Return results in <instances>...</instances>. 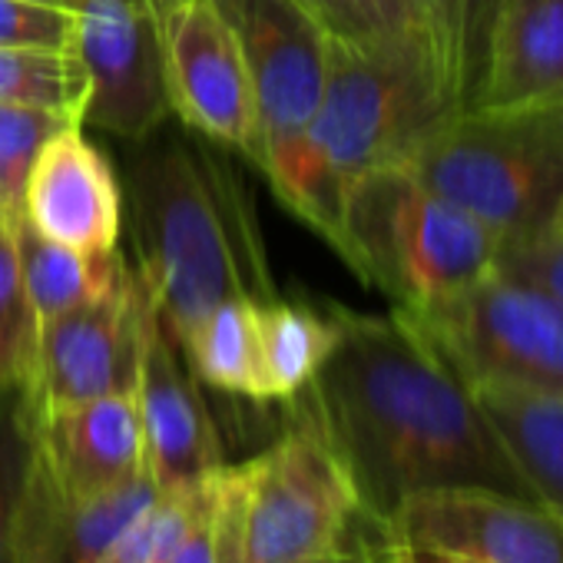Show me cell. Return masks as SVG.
Wrapping results in <instances>:
<instances>
[{
	"instance_id": "cell-1",
	"label": "cell",
	"mask_w": 563,
	"mask_h": 563,
	"mask_svg": "<svg viewBox=\"0 0 563 563\" xmlns=\"http://www.w3.org/2000/svg\"><path fill=\"white\" fill-rule=\"evenodd\" d=\"M332 316L335 345L306 395L358 514L391 520L405 500L434 490L533 500L477 395L395 309L365 316L332 306Z\"/></svg>"
},
{
	"instance_id": "cell-2",
	"label": "cell",
	"mask_w": 563,
	"mask_h": 563,
	"mask_svg": "<svg viewBox=\"0 0 563 563\" xmlns=\"http://www.w3.org/2000/svg\"><path fill=\"white\" fill-rule=\"evenodd\" d=\"M143 143L126 176L136 272L173 342L222 302L275 299L258 212L239 173L183 136Z\"/></svg>"
},
{
	"instance_id": "cell-3",
	"label": "cell",
	"mask_w": 563,
	"mask_h": 563,
	"mask_svg": "<svg viewBox=\"0 0 563 563\" xmlns=\"http://www.w3.org/2000/svg\"><path fill=\"white\" fill-rule=\"evenodd\" d=\"M444 113L418 51L332 37L319 110L292 163L272 179V192L339 252L349 186L401 163Z\"/></svg>"
},
{
	"instance_id": "cell-4",
	"label": "cell",
	"mask_w": 563,
	"mask_h": 563,
	"mask_svg": "<svg viewBox=\"0 0 563 563\" xmlns=\"http://www.w3.org/2000/svg\"><path fill=\"white\" fill-rule=\"evenodd\" d=\"M401 166L497 239L537 232L563 209V100L444 113Z\"/></svg>"
},
{
	"instance_id": "cell-5",
	"label": "cell",
	"mask_w": 563,
	"mask_h": 563,
	"mask_svg": "<svg viewBox=\"0 0 563 563\" xmlns=\"http://www.w3.org/2000/svg\"><path fill=\"white\" fill-rule=\"evenodd\" d=\"M500 239L454 202L431 192L401 163L349 186L339 255L385 292L395 309H428L497 262Z\"/></svg>"
},
{
	"instance_id": "cell-6",
	"label": "cell",
	"mask_w": 563,
	"mask_h": 563,
	"mask_svg": "<svg viewBox=\"0 0 563 563\" xmlns=\"http://www.w3.org/2000/svg\"><path fill=\"white\" fill-rule=\"evenodd\" d=\"M222 514L232 563H309L349 537L358 500L309 418L255 457L222 467Z\"/></svg>"
},
{
	"instance_id": "cell-7",
	"label": "cell",
	"mask_w": 563,
	"mask_h": 563,
	"mask_svg": "<svg viewBox=\"0 0 563 563\" xmlns=\"http://www.w3.org/2000/svg\"><path fill=\"white\" fill-rule=\"evenodd\" d=\"M395 312L474 395L563 398V306L530 278L494 262L454 296Z\"/></svg>"
},
{
	"instance_id": "cell-8",
	"label": "cell",
	"mask_w": 563,
	"mask_h": 563,
	"mask_svg": "<svg viewBox=\"0 0 563 563\" xmlns=\"http://www.w3.org/2000/svg\"><path fill=\"white\" fill-rule=\"evenodd\" d=\"M229 18L255 90L258 156L272 183L292 163L319 110L332 34L299 0H216Z\"/></svg>"
},
{
	"instance_id": "cell-9",
	"label": "cell",
	"mask_w": 563,
	"mask_h": 563,
	"mask_svg": "<svg viewBox=\"0 0 563 563\" xmlns=\"http://www.w3.org/2000/svg\"><path fill=\"white\" fill-rule=\"evenodd\" d=\"M70 51L87 74L80 126L143 143L173 113L163 0H74Z\"/></svg>"
},
{
	"instance_id": "cell-10",
	"label": "cell",
	"mask_w": 563,
	"mask_h": 563,
	"mask_svg": "<svg viewBox=\"0 0 563 563\" xmlns=\"http://www.w3.org/2000/svg\"><path fill=\"white\" fill-rule=\"evenodd\" d=\"M173 113L199 136L255 163L258 110L242 44L216 0H163Z\"/></svg>"
},
{
	"instance_id": "cell-11",
	"label": "cell",
	"mask_w": 563,
	"mask_h": 563,
	"mask_svg": "<svg viewBox=\"0 0 563 563\" xmlns=\"http://www.w3.org/2000/svg\"><path fill=\"white\" fill-rule=\"evenodd\" d=\"M156 306L133 268L120 289L41 325L31 395L37 411L103 395H133Z\"/></svg>"
},
{
	"instance_id": "cell-12",
	"label": "cell",
	"mask_w": 563,
	"mask_h": 563,
	"mask_svg": "<svg viewBox=\"0 0 563 563\" xmlns=\"http://www.w3.org/2000/svg\"><path fill=\"white\" fill-rule=\"evenodd\" d=\"M401 537L471 563H563V517L494 490H434L385 520Z\"/></svg>"
},
{
	"instance_id": "cell-13",
	"label": "cell",
	"mask_w": 563,
	"mask_h": 563,
	"mask_svg": "<svg viewBox=\"0 0 563 563\" xmlns=\"http://www.w3.org/2000/svg\"><path fill=\"white\" fill-rule=\"evenodd\" d=\"M133 398L143 424L146 474L156 487L199 484L222 467L199 382L156 312L146 325Z\"/></svg>"
},
{
	"instance_id": "cell-14",
	"label": "cell",
	"mask_w": 563,
	"mask_h": 563,
	"mask_svg": "<svg viewBox=\"0 0 563 563\" xmlns=\"http://www.w3.org/2000/svg\"><path fill=\"white\" fill-rule=\"evenodd\" d=\"M123 206L117 169L87 136V126L70 123L47 140L24 189L31 229L80 252H113L120 249Z\"/></svg>"
},
{
	"instance_id": "cell-15",
	"label": "cell",
	"mask_w": 563,
	"mask_h": 563,
	"mask_svg": "<svg viewBox=\"0 0 563 563\" xmlns=\"http://www.w3.org/2000/svg\"><path fill=\"white\" fill-rule=\"evenodd\" d=\"M37 448L51 477L74 497L107 494L146 474L133 395H103L37 411Z\"/></svg>"
},
{
	"instance_id": "cell-16",
	"label": "cell",
	"mask_w": 563,
	"mask_h": 563,
	"mask_svg": "<svg viewBox=\"0 0 563 563\" xmlns=\"http://www.w3.org/2000/svg\"><path fill=\"white\" fill-rule=\"evenodd\" d=\"M153 490L156 484L143 474L107 494L74 497L51 477L37 448L14 527L11 563H100L113 537L153 497Z\"/></svg>"
},
{
	"instance_id": "cell-17",
	"label": "cell",
	"mask_w": 563,
	"mask_h": 563,
	"mask_svg": "<svg viewBox=\"0 0 563 563\" xmlns=\"http://www.w3.org/2000/svg\"><path fill=\"white\" fill-rule=\"evenodd\" d=\"M563 100V0H497L474 107Z\"/></svg>"
},
{
	"instance_id": "cell-18",
	"label": "cell",
	"mask_w": 563,
	"mask_h": 563,
	"mask_svg": "<svg viewBox=\"0 0 563 563\" xmlns=\"http://www.w3.org/2000/svg\"><path fill=\"white\" fill-rule=\"evenodd\" d=\"M411 41L448 113L477 103L497 0H405Z\"/></svg>"
},
{
	"instance_id": "cell-19",
	"label": "cell",
	"mask_w": 563,
	"mask_h": 563,
	"mask_svg": "<svg viewBox=\"0 0 563 563\" xmlns=\"http://www.w3.org/2000/svg\"><path fill=\"white\" fill-rule=\"evenodd\" d=\"M11 229H14L24 289L34 302L41 325L54 316H64L90 299H100L120 289L133 272L120 249L80 252V249L44 239L24 219Z\"/></svg>"
},
{
	"instance_id": "cell-20",
	"label": "cell",
	"mask_w": 563,
	"mask_h": 563,
	"mask_svg": "<svg viewBox=\"0 0 563 563\" xmlns=\"http://www.w3.org/2000/svg\"><path fill=\"white\" fill-rule=\"evenodd\" d=\"M507 454L537 504L563 517V398L523 391H477Z\"/></svg>"
},
{
	"instance_id": "cell-21",
	"label": "cell",
	"mask_w": 563,
	"mask_h": 563,
	"mask_svg": "<svg viewBox=\"0 0 563 563\" xmlns=\"http://www.w3.org/2000/svg\"><path fill=\"white\" fill-rule=\"evenodd\" d=\"M258 345L262 401H296L312 388L335 345V316L275 296L258 306Z\"/></svg>"
},
{
	"instance_id": "cell-22",
	"label": "cell",
	"mask_w": 563,
	"mask_h": 563,
	"mask_svg": "<svg viewBox=\"0 0 563 563\" xmlns=\"http://www.w3.org/2000/svg\"><path fill=\"white\" fill-rule=\"evenodd\" d=\"M258 306L232 299L199 319L176 345L199 385L232 398L262 401V345H258Z\"/></svg>"
},
{
	"instance_id": "cell-23",
	"label": "cell",
	"mask_w": 563,
	"mask_h": 563,
	"mask_svg": "<svg viewBox=\"0 0 563 563\" xmlns=\"http://www.w3.org/2000/svg\"><path fill=\"white\" fill-rule=\"evenodd\" d=\"M87 74L70 47H0V107H37L80 120Z\"/></svg>"
},
{
	"instance_id": "cell-24",
	"label": "cell",
	"mask_w": 563,
	"mask_h": 563,
	"mask_svg": "<svg viewBox=\"0 0 563 563\" xmlns=\"http://www.w3.org/2000/svg\"><path fill=\"white\" fill-rule=\"evenodd\" d=\"M225 467V464H222ZM222 467L186 487H156L153 497L130 517V523L113 537L100 563H159L163 553L209 510L219 494Z\"/></svg>"
},
{
	"instance_id": "cell-25",
	"label": "cell",
	"mask_w": 563,
	"mask_h": 563,
	"mask_svg": "<svg viewBox=\"0 0 563 563\" xmlns=\"http://www.w3.org/2000/svg\"><path fill=\"white\" fill-rule=\"evenodd\" d=\"M37 461V401L31 388L0 391V563H11L14 527Z\"/></svg>"
},
{
	"instance_id": "cell-26",
	"label": "cell",
	"mask_w": 563,
	"mask_h": 563,
	"mask_svg": "<svg viewBox=\"0 0 563 563\" xmlns=\"http://www.w3.org/2000/svg\"><path fill=\"white\" fill-rule=\"evenodd\" d=\"M41 319L24 289L14 229L0 219V391L31 388L37 365Z\"/></svg>"
},
{
	"instance_id": "cell-27",
	"label": "cell",
	"mask_w": 563,
	"mask_h": 563,
	"mask_svg": "<svg viewBox=\"0 0 563 563\" xmlns=\"http://www.w3.org/2000/svg\"><path fill=\"white\" fill-rule=\"evenodd\" d=\"M70 123L80 120L37 107H0V219L8 225L24 219V189L41 150Z\"/></svg>"
},
{
	"instance_id": "cell-28",
	"label": "cell",
	"mask_w": 563,
	"mask_h": 563,
	"mask_svg": "<svg viewBox=\"0 0 563 563\" xmlns=\"http://www.w3.org/2000/svg\"><path fill=\"white\" fill-rule=\"evenodd\" d=\"M497 265L530 278L563 306V219L517 239H500Z\"/></svg>"
},
{
	"instance_id": "cell-29",
	"label": "cell",
	"mask_w": 563,
	"mask_h": 563,
	"mask_svg": "<svg viewBox=\"0 0 563 563\" xmlns=\"http://www.w3.org/2000/svg\"><path fill=\"white\" fill-rule=\"evenodd\" d=\"M74 11L34 4V0H0V47H70Z\"/></svg>"
},
{
	"instance_id": "cell-30",
	"label": "cell",
	"mask_w": 563,
	"mask_h": 563,
	"mask_svg": "<svg viewBox=\"0 0 563 563\" xmlns=\"http://www.w3.org/2000/svg\"><path fill=\"white\" fill-rule=\"evenodd\" d=\"M355 537H358L365 563H471L454 553L421 547V543L401 537L398 530H391L385 520H372L365 514L355 517Z\"/></svg>"
},
{
	"instance_id": "cell-31",
	"label": "cell",
	"mask_w": 563,
	"mask_h": 563,
	"mask_svg": "<svg viewBox=\"0 0 563 563\" xmlns=\"http://www.w3.org/2000/svg\"><path fill=\"white\" fill-rule=\"evenodd\" d=\"M159 563H232L229 527L222 514V474H219V494L209 504V510L163 553Z\"/></svg>"
},
{
	"instance_id": "cell-32",
	"label": "cell",
	"mask_w": 563,
	"mask_h": 563,
	"mask_svg": "<svg viewBox=\"0 0 563 563\" xmlns=\"http://www.w3.org/2000/svg\"><path fill=\"white\" fill-rule=\"evenodd\" d=\"M358 14L365 18L372 37L382 47H395V51H418L411 41V27H408V11L405 0H355ZM421 57V54H418ZM424 64V60H421Z\"/></svg>"
},
{
	"instance_id": "cell-33",
	"label": "cell",
	"mask_w": 563,
	"mask_h": 563,
	"mask_svg": "<svg viewBox=\"0 0 563 563\" xmlns=\"http://www.w3.org/2000/svg\"><path fill=\"white\" fill-rule=\"evenodd\" d=\"M299 4H306L332 37L349 41V44H362V47H382L372 37L365 18L358 14L355 0H299Z\"/></svg>"
},
{
	"instance_id": "cell-34",
	"label": "cell",
	"mask_w": 563,
	"mask_h": 563,
	"mask_svg": "<svg viewBox=\"0 0 563 563\" xmlns=\"http://www.w3.org/2000/svg\"><path fill=\"white\" fill-rule=\"evenodd\" d=\"M309 563H365V560H362L358 537H355V523H352V530H349V537H345L342 543H335L332 550L319 553V556H316V560H309Z\"/></svg>"
},
{
	"instance_id": "cell-35",
	"label": "cell",
	"mask_w": 563,
	"mask_h": 563,
	"mask_svg": "<svg viewBox=\"0 0 563 563\" xmlns=\"http://www.w3.org/2000/svg\"><path fill=\"white\" fill-rule=\"evenodd\" d=\"M34 4H51V8H74V0H34Z\"/></svg>"
},
{
	"instance_id": "cell-36",
	"label": "cell",
	"mask_w": 563,
	"mask_h": 563,
	"mask_svg": "<svg viewBox=\"0 0 563 563\" xmlns=\"http://www.w3.org/2000/svg\"><path fill=\"white\" fill-rule=\"evenodd\" d=\"M560 219H563V209H560Z\"/></svg>"
}]
</instances>
